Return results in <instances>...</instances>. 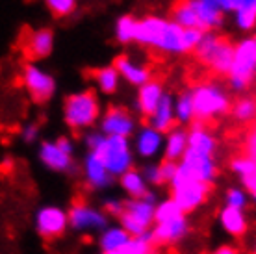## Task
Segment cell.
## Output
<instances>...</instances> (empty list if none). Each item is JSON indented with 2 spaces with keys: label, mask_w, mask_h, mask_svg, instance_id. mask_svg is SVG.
<instances>
[{
  "label": "cell",
  "mask_w": 256,
  "mask_h": 254,
  "mask_svg": "<svg viewBox=\"0 0 256 254\" xmlns=\"http://www.w3.org/2000/svg\"><path fill=\"white\" fill-rule=\"evenodd\" d=\"M136 44L143 48L162 52L166 56H184L188 54L184 46V28L176 22L158 15H143L138 19V32H136Z\"/></svg>",
  "instance_id": "6da1fadb"
},
{
  "label": "cell",
  "mask_w": 256,
  "mask_h": 254,
  "mask_svg": "<svg viewBox=\"0 0 256 254\" xmlns=\"http://www.w3.org/2000/svg\"><path fill=\"white\" fill-rule=\"evenodd\" d=\"M192 89L193 108H195V121L208 122L218 121L221 117L230 114L232 96L228 88L216 80H206V82L195 84Z\"/></svg>",
  "instance_id": "7a4b0ae2"
},
{
  "label": "cell",
  "mask_w": 256,
  "mask_h": 254,
  "mask_svg": "<svg viewBox=\"0 0 256 254\" xmlns=\"http://www.w3.org/2000/svg\"><path fill=\"white\" fill-rule=\"evenodd\" d=\"M102 104L95 89H80L64 98V122L72 132H88L98 124Z\"/></svg>",
  "instance_id": "3957f363"
},
{
  "label": "cell",
  "mask_w": 256,
  "mask_h": 254,
  "mask_svg": "<svg viewBox=\"0 0 256 254\" xmlns=\"http://www.w3.org/2000/svg\"><path fill=\"white\" fill-rule=\"evenodd\" d=\"M256 82V38L245 36L234 43V58L226 74V86L232 93H245Z\"/></svg>",
  "instance_id": "277c9868"
},
{
  "label": "cell",
  "mask_w": 256,
  "mask_h": 254,
  "mask_svg": "<svg viewBox=\"0 0 256 254\" xmlns=\"http://www.w3.org/2000/svg\"><path fill=\"white\" fill-rule=\"evenodd\" d=\"M193 56L214 74L226 78L234 58V43L218 32H204L200 43L193 50Z\"/></svg>",
  "instance_id": "5b68a950"
},
{
  "label": "cell",
  "mask_w": 256,
  "mask_h": 254,
  "mask_svg": "<svg viewBox=\"0 0 256 254\" xmlns=\"http://www.w3.org/2000/svg\"><path fill=\"white\" fill-rule=\"evenodd\" d=\"M218 162L212 156L206 154L195 152L188 148L184 158L176 164V171H174L173 180L169 182V190L184 186L188 182H202V184L214 186V182L218 180Z\"/></svg>",
  "instance_id": "8992f818"
},
{
  "label": "cell",
  "mask_w": 256,
  "mask_h": 254,
  "mask_svg": "<svg viewBox=\"0 0 256 254\" xmlns=\"http://www.w3.org/2000/svg\"><path fill=\"white\" fill-rule=\"evenodd\" d=\"M156 202H158V195L152 190L141 198H126L121 216L117 217V222L132 238L150 234V230L154 226Z\"/></svg>",
  "instance_id": "52a82bcc"
},
{
  "label": "cell",
  "mask_w": 256,
  "mask_h": 254,
  "mask_svg": "<svg viewBox=\"0 0 256 254\" xmlns=\"http://www.w3.org/2000/svg\"><path fill=\"white\" fill-rule=\"evenodd\" d=\"M69 230L80 236L100 234L110 224V217L104 214L100 206H95L86 200H74L67 208Z\"/></svg>",
  "instance_id": "ba28073f"
},
{
  "label": "cell",
  "mask_w": 256,
  "mask_h": 254,
  "mask_svg": "<svg viewBox=\"0 0 256 254\" xmlns=\"http://www.w3.org/2000/svg\"><path fill=\"white\" fill-rule=\"evenodd\" d=\"M95 154L100 156L108 172L116 180L126 171L134 169L136 160H138L132 150V141L126 138H106L102 146Z\"/></svg>",
  "instance_id": "9c48e42d"
},
{
  "label": "cell",
  "mask_w": 256,
  "mask_h": 254,
  "mask_svg": "<svg viewBox=\"0 0 256 254\" xmlns=\"http://www.w3.org/2000/svg\"><path fill=\"white\" fill-rule=\"evenodd\" d=\"M96 128L106 136V138H126L132 140V136L136 130L140 128V121L138 115L134 112H130L124 106H108L102 110V115L98 119Z\"/></svg>",
  "instance_id": "30bf717a"
},
{
  "label": "cell",
  "mask_w": 256,
  "mask_h": 254,
  "mask_svg": "<svg viewBox=\"0 0 256 254\" xmlns=\"http://www.w3.org/2000/svg\"><path fill=\"white\" fill-rule=\"evenodd\" d=\"M34 228L39 238L46 242H56L64 238L69 230V217L67 208L58 204H45L34 216Z\"/></svg>",
  "instance_id": "8fae6325"
},
{
  "label": "cell",
  "mask_w": 256,
  "mask_h": 254,
  "mask_svg": "<svg viewBox=\"0 0 256 254\" xmlns=\"http://www.w3.org/2000/svg\"><path fill=\"white\" fill-rule=\"evenodd\" d=\"M20 82L28 91V95L36 104H45L56 95V78L52 76L48 70L41 69L36 64H24L22 70H20Z\"/></svg>",
  "instance_id": "7c38bea8"
},
{
  "label": "cell",
  "mask_w": 256,
  "mask_h": 254,
  "mask_svg": "<svg viewBox=\"0 0 256 254\" xmlns=\"http://www.w3.org/2000/svg\"><path fill=\"white\" fill-rule=\"evenodd\" d=\"M38 158L45 169L60 174H74L78 171L74 156L67 154L54 140L41 141L38 146Z\"/></svg>",
  "instance_id": "4fadbf2b"
},
{
  "label": "cell",
  "mask_w": 256,
  "mask_h": 254,
  "mask_svg": "<svg viewBox=\"0 0 256 254\" xmlns=\"http://www.w3.org/2000/svg\"><path fill=\"white\" fill-rule=\"evenodd\" d=\"M164 138L166 134L154 130L152 126L140 124V128L136 130V134L132 136V150H134L136 158L147 162H156L164 152Z\"/></svg>",
  "instance_id": "5bb4252c"
},
{
  "label": "cell",
  "mask_w": 256,
  "mask_h": 254,
  "mask_svg": "<svg viewBox=\"0 0 256 254\" xmlns=\"http://www.w3.org/2000/svg\"><path fill=\"white\" fill-rule=\"evenodd\" d=\"M80 174H82L84 186L90 191H95V193L110 190L116 182V178L108 172L100 156L95 152L84 154L82 164H80Z\"/></svg>",
  "instance_id": "9a60e30c"
},
{
  "label": "cell",
  "mask_w": 256,
  "mask_h": 254,
  "mask_svg": "<svg viewBox=\"0 0 256 254\" xmlns=\"http://www.w3.org/2000/svg\"><path fill=\"white\" fill-rule=\"evenodd\" d=\"M190 232H192L190 217L182 216L173 221L156 222L150 230V238L156 247H174V245L186 242Z\"/></svg>",
  "instance_id": "2e32d148"
},
{
  "label": "cell",
  "mask_w": 256,
  "mask_h": 254,
  "mask_svg": "<svg viewBox=\"0 0 256 254\" xmlns=\"http://www.w3.org/2000/svg\"><path fill=\"white\" fill-rule=\"evenodd\" d=\"M169 191H171V197L180 206V210L186 216H190L193 212L200 210L208 202L212 195V186L202 184V182H188V184L173 188Z\"/></svg>",
  "instance_id": "e0dca14e"
},
{
  "label": "cell",
  "mask_w": 256,
  "mask_h": 254,
  "mask_svg": "<svg viewBox=\"0 0 256 254\" xmlns=\"http://www.w3.org/2000/svg\"><path fill=\"white\" fill-rule=\"evenodd\" d=\"M112 65L116 67V70L119 72L122 82H126L128 86H132L136 89L141 88L143 84H147L148 80H152V69L145 62L138 60L132 54L122 52V54L116 56Z\"/></svg>",
  "instance_id": "ac0fdd59"
},
{
  "label": "cell",
  "mask_w": 256,
  "mask_h": 254,
  "mask_svg": "<svg viewBox=\"0 0 256 254\" xmlns=\"http://www.w3.org/2000/svg\"><path fill=\"white\" fill-rule=\"evenodd\" d=\"M188 148L216 158L219 150V140L208 124L195 121L188 126Z\"/></svg>",
  "instance_id": "d6986e66"
},
{
  "label": "cell",
  "mask_w": 256,
  "mask_h": 254,
  "mask_svg": "<svg viewBox=\"0 0 256 254\" xmlns=\"http://www.w3.org/2000/svg\"><path fill=\"white\" fill-rule=\"evenodd\" d=\"M166 84L158 80V78H152L148 80L147 84H143L141 88H138V93H136V100H134V108L136 112L147 119L148 115L152 114L156 106L160 104L162 96L166 95Z\"/></svg>",
  "instance_id": "ffe728a7"
},
{
  "label": "cell",
  "mask_w": 256,
  "mask_h": 254,
  "mask_svg": "<svg viewBox=\"0 0 256 254\" xmlns=\"http://www.w3.org/2000/svg\"><path fill=\"white\" fill-rule=\"evenodd\" d=\"M218 224L232 240H242L249 232V216L244 210H234L223 206L218 214Z\"/></svg>",
  "instance_id": "44dd1931"
},
{
  "label": "cell",
  "mask_w": 256,
  "mask_h": 254,
  "mask_svg": "<svg viewBox=\"0 0 256 254\" xmlns=\"http://www.w3.org/2000/svg\"><path fill=\"white\" fill-rule=\"evenodd\" d=\"M54 50V32L50 28H38L28 34L24 41V52L26 56L38 62V60H45Z\"/></svg>",
  "instance_id": "7402d4cb"
},
{
  "label": "cell",
  "mask_w": 256,
  "mask_h": 254,
  "mask_svg": "<svg viewBox=\"0 0 256 254\" xmlns=\"http://www.w3.org/2000/svg\"><path fill=\"white\" fill-rule=\"evenodd\" d=\"M197 13L202 32H218L224 24V15L218 6V0H190Z\"/></svg>",
  "instance_id": "603a6c76"
},
{
  "label": "cell",
  "mask_w": 256,
  "mask_h": 254,
  "mask_svg": "<svg viewBox=\"0 0 256 254\" xmlns=\"http://www.w3.org/2000/svg\"><path fill=\"white\" fill-rule=\"evenodd\" d=\"M173 96L169 91H166V95L162 96L160 104L156 106L152 114L147 117V124L152 126L154 130H158L162 134H167L171 128L176 126L174 121V108H173Z\"/></svg>",
  "instance_id": "cb8c5ba5"
},
{
  "label": "cell",
  "mask_w": 256,
  "mask_h": 254,
  "mask_svg": "<svg viewBox=\"0 0 256 254\" xmlns=\"http://www.w3.org/2000/svg\"><path fill=\"white\" fill-rule=\"evenodd\" d=\"M188 150V128L184 126H174L166 134L164 138V152L162 160L178 164L184 158Z\"/></svg>",
  "instance_id": "d4e9b609"
},
{
  "label": "cell",
  "mask_w": 256,
  "mask_h": 254,
  "mask_svg": "<svg viewBox=\"0 0 256 254\" xmlns=\"http://www.w3.org/2000/svg\"><path fill=\"white\" fill-rule=\"evenodd\" d=\"M130 238L132 236L128 234L119 222L116 224L110 222L100 234H96V247L100 252H122V248Z\"/></svg>",
  "instance_id": "484cf974"
},
{
  "label": "cell",
  "mask_w": 256,
  "mask_h": 254,
  "mask_svg": "<svg viewBox=\"0 0 256 254\" xmlns=\"http://www.w3.org/2000/svg\"><path fill=\"white\" fill-rule=\"evenodd\" d=\"M174 171H176V164L167 162V160H156V162H147L141 167V172L147 180L150 188H162V186H169L173 180Z\"/></svg>",
  "instance_id": "4316f807"
},
{
  "label": "cell",
  "mask_w": 256,
  "mask_h": 254,
  "mask_svg": "<svg viewBox=\"0 0 256 254\" xmlns=\"http://www.w3.org/2000/svg\"><path fill=\"white\" fill-rule=\"evenodd\" d=\"M228 167H230L232 174L240 180V186L247 193H252L256 190V160L249 158L245 154H240V156H234L230 160Z\"/></svg>",
  "instance_id": "83f0119b"
},
{
  "label": "cell",
  "mask_w": 256,
  "mask_h": 254,
  "mask_svg": "<svg viewBox=\"0 0 256 254\" xmlns=\"http://www.w3.org/2000/svg\"><path fill=\"white\" fill-rule=\"evenodd\" d=\"M91 80L95 84V88L102 93V95H116L119 88H121V76L116 70V67L110 65H102L91 70Z\"/></svg>",
  "instance_id": "f1b7e54d"
},
{
  "label": "cell",
  "mask_w": 256,
  "mask_h": 254,
  "mask_svg": "<svg viewBox=\"0 0 256 254\" xmlns=\"http://www.w3.org/2000/svg\"><path fill=\"white\" fill-rule=\"evenodd\" d=\"M117 180H119V188H121V191L126 195V198H141L150 191V186L147 184L143 172H141V169H138V167L126 171L122 176L117 178Z\"/></svg>",
  "instance_id": "f546056e"
},
{
  "label": "cell",
  "mask_w": 256,
  "mask_h": 254,
  "mask_svg": "<svg viewBox=\"0 0 256 254\" xmlns=\"http://www.w3.org/2000/svg\"><path fill=\"white\" fill-rule=\"evenodd\" d=\"M173 108H174V121L176 126L188 128L195 122V108H193V96L192 89L186 88L178 91L173 96Z\"/></svg>",
  "instance_id": "4dcf8cb0"
},
{
  "label": "cell",
  "mask_w": 256,
  "mask_h": 254,
  "mask_svg": "<svg viewBox=\"0 0 256 254\" xmlns=\"http://www.w3.org/2000/svg\"><path fill=\"white\" fill-rule=\"evenodd\" d=\"M138 19L132 13H124V15H119L114 24V39L116 43L122 44V46H128V44L136 43V32H138Z\"/></svg>",
  "instance_id": "1f68e13d"
},
{
  "label": "cell",
  "mask_w": 256,
  "mask_h": 254,
  "mask_svg": "<svg viewBox=\"0 0 256 254\" xmlns=\"http://www.w3.org/2000/svg\"><path fill=\"white\" fill-rule=\"evenodd\" d=\"M232 119L238 124H254L256 122V96L242 95L232 100L230 108Z\"/></svg>",
  "instance_id": "d6a6232c"
},
{
  "label": "cell",
  "mask_w": 256,
  "mask_h": 254,
  "mask_svg": "<svg viewBox=\"0 0 256 254\" xmlns=\"http://www.w3.org/2000/svg\"><path fill=\"white\" fill-rule=\"evenodd\" d=\"M169 19L173 20V22H176L184 30H188V28H197V30H200L197 13H195L190 0H176L173 4V8H171Z\"/></svg>",
  "instance_id": "836d02e7"
},
{
  "label": "cell",
  "mask_w": 256,
  "mask_h": 254,
  "mask_svg": "<svg viewBox=\"0 0 256 254\" xmlns=\"http://www.w3.org/2000/svg\"><path fill=\"white\" fill-rule=\"evenodd\" d=\"M234 26L240 32L249 34L256 28V0H242L234 12Z\"/></svg>",
  "instance_id": "e575fe53"
},
{
  "label": "cell",
  "mask_w": 256,
  "mask_h": 254,
  "mask_svg": "<svg viewBox=\"0 0 256 254\" xmlns=\"http://www.w3.org/2000/svg\"><path fill=\"white\" fill-rule=\"evenodd\" d=\"M186 216L184 212L180 210V206L176 204L171 195L164 198H158L156 202V210H154V224L156 222H167V221H173V219H178V217Z\"/></svg>",
  "instance_id": "d590c367"
},
{
  "label": "cell",
  "mask_w": 256,
  "mask_h": 254,
  "mask_svg": "<svg viewBox=\"0 0 256 254\" xmlns=\"http://www.w3.org/2000/svg\"><path fill=\"white\" fill-rule=\"evenodd\" d=\"M249 204H250L249 193H247L242 186H230V188L224 190L223 206H226V208H234V210L247 212Z\"/></svg>",
  "instance_id": "8d00e7d4"
},
{
  "label": "cell",
  "mask_w": 256,
  "mask_h": 254,
  "mask_svg": "<svg viewBox=\"0 0 256 254\" xmlns=\"http://www.w3.org/2000/svg\"><path fill=\"white\" fill-rule=\"evenodd\" d=\"M122 254H158V247L154 245L150 234L130 238L122 248Z\"/></svg>",
  "instance_id": "74e56055"
},
{
  "label": "cell",
  "mask_w": 256,
  "mask_h": 254,
  "mask_svg": "<svg viewBox=\"0 0 256 254\" xmlns=\"http://www.w3.org/2000/svg\"><path fill=\"white\" fill-rule=\"evenodd\" d=\"M45 4L48 12L60 19L70 17L78 10V0H45Z\"/></svg>",
  "instance_id": "f35d334b"
},
{
  "label": "cell",
  "mask_w": 256,
  "mask_h": 254,
  "mask_svg": "<svg viewBox=\"0 0 256 254\" xmlns=\"http://www.w3.org/2000/svg\"><path fill=\"white\" fill-rule=\"evenodd\" d=\"M84 146H86V152H96L100 146H102L106 136H104L98 128H93V130H88L84 132Z\"/></svg>",
  "instance_id": "ab89813d"
},
{
  "label": "cell",
  "mask_w": 256,
  "mask_h": 254,
  "mask_svg": "<svg viewBox=\"0 0 256 254\" xmlns=\"http://www.w3.org/2000/svg\"><path fill=\"white\" fill-rule=\"evenodd\" d=\"M104 210V214L108 217H119L121 216V212H122V208H124V200L122 198H119V197H110V198H104V202H102V206H100Z\"/></svg>",
  "instance_id": "60d3db41"
},
{
  "label": "cell",
  "mask_w": 256,
  "mask_h": 254,
  "mask_svg": "<svg viewBox=\"0 0 256 254\" xmlns=\"http://www.w3.org/2000/svg\"><path fill=\"white\" fill-rule=\"evenodd\" d=\"M39 134H41V128L38 122H26L24 126L20 128V140L28 145H32L39 140Z\"/></svg>",
  "instance_id": "b9f144b4"
},
{
  "label": "cell",
  "mask_w": 256,
  "mask_h": 254,
  "mask_svg": "<svg viewBox=\"0 0 256 254\" xmlns=\"http://www.w3.org/2000/svg\"><path fill=\"white\" fill-rule=\"evenodd\" d=\"M244 154L256 160V122L249 128V132L244 140Z\"/></svg>",
  "instance_id": "7bdbcfd3"
},
{
  "label": "cell",
  "mask_w": 256,
  "mask_h": 254,
  "mask_svg": "<svg viewBox=\"0 0 256 254\" xmlns=\"http://www.w3.org/2000/svg\"><path fill=\"white\" fill-rule=\"evenodd\" d=\"M54 141H56V143H58V145L62 146L67 154H70V156H74V154H76V143H74V140H72L70 136H58Z\"/></svg>",
  "instance_id": "ee69618b"
},
{
  "label": "cell",
  "mask_w": 256,
  "mask_h": 254,
  "mask_svg": "<svg viewBox=\"0 0 256 254\" xmlns=\"http://www.w3.org/2000/svg\"><path fill=\"white\" fill-rule=\"evenodd\" d=\"M208 254H244V250L238 247L236 243H221L212 248Z\"/></svg>",
  "instance_id": "f6af8a7d"
},
{
  "label": "cell",
  "mask_w": 256,
  "mask_h": 254,
  "mask_svg": "<svg viewBox=\"0 0 256 254\" xmlns=\"http://www.w3.org/2000/svg\"><path fill=\"white\" fill-rule=\"evenodd\" d=\"M240 4H242V0H218V6L223 15H228V13L234 15V12L240 8Z\"/></svg>",
  "instance_id": "bcb514c9"
},
{
  "label": "cell",
  "mask_w": 256,
  "mask_h": 254,
  "mask_svg": "<svg viewBox=\"0 0 256 254\" xmlns=\"http://www.w3.org/2000/svg\"><path fill=\"white\" fill-rule=\"evenodd\" d=\"M249 197H250V202H252L256 206V190L252 191V193H249Z\"/></svg>",
  "instance_id": "7dc6e473"
},
{
  "label": "cell",
  "mask_w": 256,
  "mask_h": 254,
  "mask_svg": "<svg viewBox=\"0 0 256 254\" xmlns=\"http://www.w3.org/2000/svg\"><path fill=\"white\" fill-rule=\"evenodd\" d=\"M250 254H256V242L252 243V248H250Z\"/></svg>",
  "instance_id": "c3c4849f"
},
{
  "label": "cell",
  "mask_w": 256,
  "mask_h": 254,
  "mask_svg": "<svg viewBox=\"0 0 256 254\" xmlns=\"http://www.w3.org/2000/svg\"><path fill=\"white\" fill-rule=\"evenodd\" d=\"M98 254H122V252H98Z\"/></svg>",
  "instance_id": "681fc988"
},
{
  "label": "cell",
  "mask_w": 256,
  "mask_h": 254,
  "mask_svg": "<svg viewBox=\"0 0 256 254\" xmlns=\"http://www.w3.org/2000/svg\"><path fill=\"white\" fill-rule=\"evenodd\" d=\"M254 38H256V36H254Z\"/></svg>",
  "instance_id": "f907efd6"
}]
</instances>
